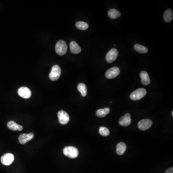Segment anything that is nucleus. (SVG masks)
Returning a JSON list of instances; mask_svg holds the SVG:
<instances>
[{"instance_id": "obj_14", "label": "nucleus", "mask_w": 173, "mask_h": 173, "mask_svg": "<svg viewBox=\"0 0 173 173\" xmlns=\"http://www.w3.org/2000/svg\"><path fill=\"white\" fill-rule=\"evenodd\" d=\"M7 125L9 129L13 131L18 130L20 131L22 130L23 129L22 125H19L16 122L13 121H9Z\"/></svg>"}, {"instance_id": "obj_22", "label": "nucleus", "mask_w": 173, "mask_h": 173, "mask_svg": "<svg viewBox=\"0 0 173 173\" xmlns=\"http://www.w3.org/2000/svg\"><path fill=\"white\" fill-rule=\"evenodd\" d=\"M75 26L79 30H87L89 28L88 24L87 23L82 21H79L76 23Z\"/></svg>"}, {"instance_id": "obj_20", "label": "nucleus", "mask_w": 173, "mask_h": 173, "mask_svg": "<svg viewBox=\"0 0 173 173\" xmlns=\"http://www.w3.org/2000/svg\"><path fill=\"white\" fill-rule=\"evenodd\" d=\"M78 89L80 93H81V94L82 96L85 97L87 95V89L86 85L84 84V83H80L78 85Z\"/></svg>"}, {"instance_id": "obj_2", "label": "nucleus", "mask_w": 173, "mask_h": 173, "mask_svg": "<svg viewBox=\"0 0 173 173\" xmlns=\"http://www.w3.org/2000/svg\"><path fill=\"white\" fill-rule=\"evenodd\" d=\"M146 94L147 91L145 89H139L131 93L130 98L133 101H138L143 98Z\"/></svg>"}, {"instance_id": "obj_3", "label": "nucleus", "mask_w": 173, "mask_h": 173, "mask_svg": "<svg viewBox=\"0 0 173 173\" xmlns=\"http://www.w3.org/2000/svg\"><path fill=\"white\" fill-rule=\"evenodd\" d=\"M67 46L64 40H59L55 46L56 52L59 55H63L67 52Z\"/></svg>"}, {"instance_id": "obj_13", "label": "nucleus", "mask_w": 173, "mask_h": 173, "mask_svg": "<svg viewBox=\"0 0 173 173\" xmlns=\"http://www.w3.org/2000/svg\"><path fill=\"white\" fill-rule=\"evenodd\" d=\"M139 76L141 78V82L142 84L145 85H148L150 84L151 80H150V77L146 71H141L139 74Z\"/></svg>"}, {"instance_id": "obj_11", "label": "nucleus", "mask_w": 173, "mask_h": 173, "mask_svg": "<svg viewBox=\"0 0 173 173\" xmlns=\"http://www.w3.org/2000/svg\"><path fill=\"white\" fill-rule=\"evenodd\" d=\"M34 135L33 133H29V134H24L20 135L18 138L19 143L21 144H25L27 143L30 140L33 139Z\"/></svg>"}, {"instance_id": "obj_4", "label": "nucleus", "mask_w": 173, "mask_h": 173, "mask_svg": "<svg viewBox=\"0 0 173 173\" xmlns=\"http://www.w3.org/2000/svg\"><path fill=\"white\" fill-rule=\"evenodd\" d=\"M61 74V69L59 66L54 65L52 66L51 71L49 75L50 80L52 81H56L58 80Z\"/></svg>"}, {"instance_id": "obj_1", "label": "nucleus", "mask_w": 173, "mask_h": 173, "mask_svg": "<svg viewBox=\"0 0 173 173\" xmlns=\"http://www.w3.org/2000/svg\"><path fill=\"white\" fill-rule=\"evenodd\" d=\"M64 155L70 158L74 159L79 155V152L76 148L72 146L66 147L63 150Z\"/></svg>"}, {"instance_id": "obj_25", "label": "nucleus", "mask_w": 173, "mask_h": 173, "mask_svg": "<svg viewBox=\"0 0 173 173\" xmlns=\"http://www.w3.org/2000/svg\"><path fill=\"white\" fill-rule=\"evenodd\" d=\"M172 116H173V111H172Z\"/></svg>"}, {"instance_id": "obj_24", "label": "nucleus", "mask_w": 173, "mask_h": 173, "mask_svg": "<svg viewBox=\"0 0 173 173\" xmlns=\"http://www.w3.org/2000/svg\"><path fill=\"white\" fill-rule=\"evenodd\" d=\"M165 173H173V168L172 167L170 168L169 169L166 171Z\"/></svg>"}, {"instance_id": "obj_17", "label": "nucleus", "mask_w": 173, "mask_h": 173, "mask_svg": "<svg viewBox=\"0 0 173 173\" xmlns=\"http://www.w3.org/2000/svg\"><path fill=\"white\" fill-rule=\"evenodd\" d=\"M110 112V109L109 108H105L104 109H100L98 110L97 111L96 114L97 116L99 117H104L106 116Z\"/></svg>"}, {"instance_id": "obj_16", "label": "nucleus", "mask_w": 173, "mask_h": 173, "mask_svg": "<svg viewBox=\"0 0 173 173\" xmlns=\"http://www.w3.org/2000/svg\"><path fill=\"white\" fill-rule=\"evenodd\" d=\"M126 146L124 142H119L116 146V153L118 155H122L126 151Z\"/></svg>"}, {"instance_id": "obj_12", "label": "nucleus", "mask_w": 173, "mask_h": 173, "mask_svg": "<svg viewBox=\"0 0 173 173\" xmlns=\"http://www.w3.org/2000/svg\"><path fill=\"white\" fill-rule=\"evenodd\" d=\"M119 124L123 126H128L131 123V116L130 114H126L124 116L121 117L119 121Z\"/></svg>"}, {"instance_id": "obj_21", "label": "nucleus", "mask_w": 173, "mask_h": 173, "mask_svg": "<svg viewBox=\"0 0 173 173\" xmlns=\"http://www.w3.org/2000/svg\"><path fill=\"white\" fill-rule=\"evenodd\" d=\"M134 49L137 52H139L140 53H146L148 52V50L147 48L146 47H144L143 46L139 44H136L134 45Z\"/></svg>"}, {"instance_id": "obj_23", "label": "nucleus", "mask_w": 173, "mask_h": 173, "mask_svg": "<svg viewBox=\"0 0 173 173\" xmlns=\"http://www.w3.org/2000/svg\"><path fill=\"white\" fill-rule=\"evenodd\" d=\"M99 133L102 136L107 137L110 134V131L106 127L101 126L99 129Z\"/></svg>"}, {"instance_id": "obj_5", "label": "nucleus", "mask_w": 173, "mask_h": 173, "mask_svg": "<svg viewBox=\"0 0 173 173\" xmlns=\"http://www.w3.org/2000/svg\"><path fill=\"white\" fill-rule=\"evenodd\" d=\"M118 55V51L115 48L111 49L106 54V61L109 63H113L116 59Z\"/></svg>"}, {"instance_id": "obj_10", "label": "nucleus", "mask_w": 173, "mask_h": 173, "mask_svg": "<svg viewBox=\"0 0 173 173\" xmlns=\"http://www.w3.org/2000/svg\"><path fill=\"white\" fill-rule=\"evenodd\" d=\"M18 94L22 98L28 99L31 97V91L28 88L22 87L18 89Z\"/></svg>"}, {"instance_id": "obj_9", "label": "nucleus", "mask_w": 173, "mask_h": 173, "mask_svg": "<svg viewBox=\"0 0 173 173\" xmlns=\"http://www.w3.org/2000/svg\"><path fill=\"white\" fill-rule=\"evenodd\" d=\"M14 161V156L12 153H7L3 155L1 159V161L3 165L9 166Z\"/></svg>"}, {"instance_id": "obj_18", "label": "nucleus", "mask_w": 173, "mask_h": 173, "mask_svg": "<svg viewBox=\"0 0 173 173\" xmlns=\"http://www.w3.org/2000/svg\"><path fill=\"white\" fill-rule=\"evenodd\" d=\"M173 13L171 9H167L164 13V18L165 21L166 22H170L173 19Z\"/></svg>"}, {"instance_id": "obj_19", "label": "nucleus", "mask_w": 173, "mask_h": 173, "mask_svg": "<svg viewBox=\"0 0 173 173\" xmlns=\"http://www.w3.org/2000/svg\"><path fill=\"white\" fill-rule=\"evenodd\" d=\"M108 14L109 17L112 19H116L121 16L120 12L115 9H111L109 10Z\"/></svg>"}, {"instance_id": "obj_7", "label": "nucleus", "mask_w": 173, "mask_h": 173, "mask_svg": "<svg viewBox=\"0 0 173 173\" xmlns=\"http://www.w3.org/2000/svg\"><path fill=\"white\" fill-rule=\"evenodd\" d=\"M58 117L60 123L63 125L67 124L69 121V115L64 111L61 110L58 112Z\"/></svg>"}, {"instance_id": "obj_15", "label": "nucleus", "mask_w": 173, "mask_h": 173, "mask_svg": "<svg viewBox=\"0 0 173 173\" xmlns=\"http://www.w3.org/2000/svg\"><path fill=\"white\" fill-rule=\"evenodd\" d=\"M70 50L71 52L75 54H78L81 51L80 47L79 46L78 43L74 41H72L70 43Z\"/></svg>"}, {"instance_id": "obj_8", "label": "nucleus", "mask_w": 173, "mask_h": 173, "mask_svg": "<svg viewBox=\"0 0 173 173\" xmlns=\"http://www.w3.org/2000/svg\"><path fill=\"white\" fill-rule=\"evenodd\" d=\"M153 122L150 119H145L140 120L138 123V126L141 130H146L152 126Z\"/></svg>"}, {"instance_id": "obj_6", "label": "nucleus", "mask_w": 173, "mask_h": 173, "mask_svg": "<svg viewBox=\"0 0 173 173\" xmlns=\"http://www.w3.org/2000/svg\"><path fill=\"white\" fill-rule=\"evenodd\" d=\"M120 72V69L118 67H112L106 71L105 73V77L108 79H114L119 75Z\"/></svg>"}]
</instances>
